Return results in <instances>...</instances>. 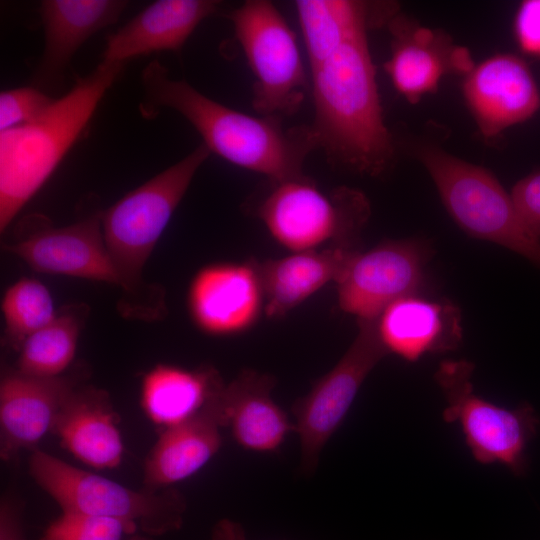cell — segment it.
Listing matches in <instances>:
<instances>
[{
	"label": "cell",
	"instance_id": "10",
	"mask_svg": "<svg viewBox=\"0 0 540 540\" xmlns=\"http://www.w3.org/2000/svg\"><path fill=\"white\" fill-rule=\"evenodd\" d=\"M388 354L376 320H358V333L337 364L292 406L300 440L301 470L312 474L322 449L346 417L366 377Z\"/></svg>",
	"mask_w": 540,
	"mask_h": 540
},
{
	"label": "cell",
	"instance_id": "29",
	"mask_svg": "<svg viewBox=\"0 0 540 540\" xmlns=\"http://www.w3.org/2000/svg\"><path fill=\"white\" fill-rule=\"evenodd\" d=\"M54 101L45 92L24 86L0 93V132L26 124L39 117Z\"/></svg>",
	"mask_w": 540,
	"mask_h": 540
},
{
	"label": "cell",
	"instance_id": "14",
	"mask_svg": "<svg viewBox=\"0 0 540 540\" xmlns=\"http://www.w3.org/2000/svg\"><path fill=\"white\" fill-rule=\"evenodd\" d=\"M463 94L485 137L529 119L540 107L530 70L509 54H498L474 68L464 82Z\"/></svg>",
	"mask_w": 540,
	"mask_h": 540
},
{
	"label": "cell",
	"instance_id": "8",
	"mask_svg": "<svg viewBox=\"0 0 540 540\" xmlns=\"http://www.w3.org/2000/svg\"><path fill=\"white\" fill-rule=\"evenodd\" d=\"M228 18L255 78V111L278 118L295 113L304 100L307 78L287 21L267 0H247Z\"/></svg>",
	"mask_w": 540,
	"mask_h": 540
},
{
	"label": "cell",
	"instance_id": "31",
	"mask_svg": "<svg viewBox=\"0 0 540 540\" xmlns=\"http://www.w3.org/2000/svg\"><path fill=\"white\" fill-rule=\"evenodd\" d=\"M515 34L522 51L540 56V0L522 2L515 18Z\"/></svg>",
	"mask_w": 540,
	"mask_h": 540
},
{
	"label": "cell",
	"instance_id": "17",
	"mask_svg": "<svg viewBox=\"0 0 540 540\" xmlns=\"http://www.w3.org/2000/svg\"><path fill=\"white\" fill-rule=\"evenodd\" d=\"M218 6L214 0L155 1L108 37L102 60L125 64L136 56L178 51Z\"/></svg>",
	"mask_w": 540,
	"mask_h": 540
},
{
	"label": "cell",
	"instance_id": "2",
	"mask_svg": "<svg viewBox=\"0 0 540 540\" xmlns=\"http://www.w3.org/2000/svg\"><path fill=\"white\" fill-rule=\"evenodd\" d=\"M311 73V127L318 149L333 165L369 176L383 173L393 158V145L366 33L344 43Z\"/></svg>",
	"mask_w": 540,
	"mask_h": 540
},
{
	"label": "cell",
	"instance_id": "15",
	"mask_svg": "<svg viewBox=\"0 0 540 540\" xmlns=\"http://www.w3.org/2000/svg\"><path fill=\"white\" fill-rule=\"evenodd\" d=\"M75 387L76 380L68 375H6L0 385L1 457L12 458L52 431L61 407Z\"/></svg>",
	"mask_w": 540,
	"mask_h": 540
},
{
	"label": "cell",
	"instance_id": "5",
	"mask_svg": "<svg viewBox=\"0 0 540 540\" xmlns=\"http://www.w3.org/2000/svg\"><path fill=\"white\" fill-rule=\"evenodd\" d=\"M28 470L62 512L118 519L136 525L150 537L182 528L187 503L181 492L172 487L133 490L42 450L32 452Z\"/></svg>",
	"mask_w": 540,
	"mask_h": 540
},
{
	"label": "cell",
	"instance_id": "23",
	"mask_svg": "<svg viewBox=\"0 0 540 540\" xmlns=\"http://www.w3.org/2000/svg\"><path fill=\"white\" fill-rule=\"evenodd\" d=\"M225 384L210 366L187 370L161 364L144 376L141 404L148 417L165 429L194 416Z\"/></svg>",
	"mask_w": 540,
	"mask_h": 540
},
{
	"label": "cell",
	"instance_id": "26",
	"mask_svg": "<svg viewBox=\"0 0 540 540\" xmlns=\"http://www.w3.org/2000/svg\"><path fill=\"white\" fill-rule=\"evenodd\" d=\"M392 31L393 52L385 69L396 90L415 103L437 89L444 72L443 61L434 48L413 41L400 21L393 22Z\"/></svg>",
	"mask_w": 540,
	"mask_h": 540
},
{
	"label": "cell",
	"instance_id": "20",
	"mask_svg": "<svg viewBox=\"0 0 540 540\" xmlns=\"http://www.w3.org/2000/svg\"><path fill=\"white\" fill-rule=\"evenodd\" d=\"M108 394L94 387H75L65 400L52 432L85 464L102 469L118 466L124 445Z\"/></svg>",
	"mask_w": 540,
	"mask_h": 540
},
{
	"label": "cell",
	"instance_id": "6",
	"mask_svg": "<svg viewBox=\"0 0 540 540\" xmlns=\"http://www.w3.org/2000/svg\"><path fill=\"white\" fill-rule=\"evenodd\" d=\"M271 184L256 213L276 242L292 253L358 250L356 242L370 213L361 192L348 187L324 192L306 175Z\"/></svg>",
	"mask_w": 540,
	"mask_h": 540
},
{
	"label": "cell",
	"instance_id": "7",
	"mask_svg": "<svg viewBox=\"0 0 540 540\" xmlns=\"http://www.w3.org/2000/svg\"><path fill=\"white\" fill-rule=\"evenodd\" d=\"M419 156L448 213L467 234L506 247L540 268V240L491 172L434 147L423 148Z\"/></svg>",
	"mask_w": 540,
	"mask_h": 540
},
{
	"label": "cell",
	"instance_id": "27",
	"mask_svg": "<svg viewBox=\"0 0 540 540\" xmlns=\"http://www.w3.org/2000/svg\"><path fill=\"white\" fill-rule=\"evenodd\" d=\"M1 311L6 338L18 348L57 315L50 291L33 278H21L5 291Z\"/></svg>",
	"mask_w": 540,
	"mask_h": 540
},
{
	"label": "cell",
	"instance_id": "3",
	"mask_svg": "<svg viewBox=\"0 0 540 540\" xmlns=\"http://www.w3.org/2000/svg\"><path fill=\"white\" fill-rule=\"evenodd\" d=\"M210 153L203 143L200 144L100 213L105 245L123 292L119 310L124 317L155 320L164 315L163 291L144 282L142 272L196 172Z\"/></svg>",
	"mask_w": 540,
	"mask_h": 540
},
{
	"label": "cell",
	"instance_id": "25",
	"mask_svg": "<svg viewBox=\"0 0 540 540\" xmlns=\"http://www.w3.org/2000/svg\"><path fill=\"white\" fill-rule=\"evenodd\" d=\"M84 317V309H66L27 337L19 348L17 372L39 378L62 375L74 359Z\"/></svg>",
	"mask_w": 540,
	"mask_h": 540
},
{
	"label": "cell",
	"instance_id": "16",
	"mask_svg": "<svg viewBox=\"0 0 540 540\" xmlns=\"http://www.w3.org/2000/svg\"><path fill=\"white\" fill-rule=\"evenodd\" d=\"M224 387L194 416L163 430L145 462L147 489H164L185 480L219 451L220 429L224 427L221 407Z\"/></svg>",
	"mask_w": 540,
	"mask_h": 540
},
{
	"label": "cell",
	"instance_id": "13",
	"mask_svg": "<svg viewBox=\"0 0 540 540\" xmlns=\"http://www.w3.org/2000/svg\"><path fill=\"white\" fill-rule=\"evenodd\" d=\"M3 250L40 273L120 285L105 245L100 213L64 227H43Z\"/></svg>",
	"mask_w": 540,
	"mask_h": 540
},
{
	"label": "cell",
	"instance_id": "28",
	"mask_svg": "<svg viewBox=\"0 0 540 540\" xmlns=\"http://www.w3.org/2000/svg\"><path fill=\"white\" fill-rule=\"evenodd\" d=\"M136 525L114 518L62 512L43 531L40 540H126Z\"/></svg>",
	"mask_w": 540,
	"mask_h": 540
},
{
	"label": "cell",
	"instance_id": "30",
	"mask_svg": "<svg viewBox=\"0 0 540 540\" xmlns=\"http://www.w3.org/2000/svg\"><path fill=\"white\" fill-rule=\"evenodd\" d=\"M511 198L525 227L540 240V170L519 180Z\"/></svg>",
	"mask_w": 540,
	"mask_h": 540
},
{
	"label": "cell",
	"instance_id": "9",
	"mask_svg": "<svg viewBox=\"0 0 540 540\" xmlns=\"http://www.w3.org/2000/svg\"><path fill=\"white\" fill-rule=\"evenodd\" d=\"M473 371V363L467 360L440 364L435 380L447 401L442 418L461 427L478 463L501 464L520 475L526 467L527 445L537 431V415L529 405L507 409L477 395L471 381Z\"/></svg>",
	"mask_w": 540,
	"mask_h": 540
},
{
	"label": "cell",
	"instance_id": "24",
	"mask_svg": "<svg viewBox=\"0 0 540 540\" xmlns=\"http://www.w3.org/2000/svg\"><path fill=\"white\" fill-rule=\"evenodd\" d=\"M295 7L311 68L377 20L363 1L298 0Z\"/></svg>",
	"mask_w": 540,
	"mask_h": 540
},
{
	"label": "cell",
	"instance_id": "1",
	"mask_svg": "<svg viewBox=\"0 0 540 540\" xmlns=\"http://www.w3.org/2000/svg\"><path fill=\"white\" fill-rule=\"evenodd\" d=\"M141 83L143 116H154L161 108L178 112L201 135L210 152L273 183L305 175L304 162L318 149L311 125L286 128L281 118L254 116L227 107L186 81L170 78L158 61L144 68Z\"/></svg>",
	"mask_w": 540,
	"mask_h": 540
},
{
	"label": "cell",
	"instance_id": "19",
	"mask_svg": "<svg viewBox=\"0 0 540 540\" xmlns=\"http://www.w3.org/2000/svg\"><path fill=\"white\" fill-rule=\"evenodd\" d=\"M377 330L388 353L411 362L427 353L454 350L462 340L460 314L454 305L413 295L389 305L377 319Z\"/></svg>",
	"mask_w": 540,
	"mask_h": 540
},
{
	"label": "cell",
	"instance_id": "35",
	"mask_svg": "<svg viewBox=\"0 0 540 540\" xmlns=\"http://www.w3.org/2000/svg\"><path fill=\"white\" fill-rule=\"evenodd\" d=\"M126 540H153V539L150 536L135 533L129 536Z\"/></svg>",
	"mask_w": 540,
	"mask_h": 540
},
{
	"label": "cell",
	"instance_id": "12",
	"mask_svg": "<svg viewBox=\"0 0 540 540\" xmlns=\"http://www.w3.org/2000/svg\"><path fill=\"white\" fill-rule=\"evenodd\" d=\"M189 314L203 332L243 333L264 312V294L255 260L215 263L201 268L189 285Z\"/></svg>",
	"mask_w": 540,
	"mask_h": 540
},
{
	"label": "cell",
	"instance_id": "33",
	"mask_svg": "<svg viewBox=\"0 0 540 540\" xmlns=\"http://www.w3.org/2000/svg\"><path fill=\"white\" fill-rule=\"evenodd\" d=\"M208 540H248V538L240 523L224 518L215 523Z\"/></svg>",
	"mask_w": 540,
	"mask_h": 540
},
{
	"label": "cell",
	"instance_id": "22",
	"mask_svg": "<svg viewBox=\"0 0 540 540\" xmlns=\"http://www.w3.org/2000/svg\"><path fill=\"white\" fill-rule=\"evenodd\" d=\"M357 251L330 247L255 261L265 315L282 317L328 283H336Z\"/></svg>",
	"mask_w": 540,
	"mask_h": 540
},
{
	"label": "cell",
	"instance_id": "21",
	"mask_svg": "<svg viewBox=\"0 0 540 540\" xmlns=\"http://www.w3.org/2000/svg\"><path fill=\"white\" fill-rule=\"evenodd\" d=\"M126 7L127 2L121 0L42 1L44 49L36 76L39 83L61 77L78 49L117 22Z\"/></svg>",
	"mask_w": 540,
	"mask_h": 540
},
{
	"label": "cell",
	"instance_id": "11",
	"mask_svg": "<svg viewBox=\"0 0 540 540\" xmlns=\"http://www.w3.org/2000/svg\"><path fill=\"white\" fill-rule=\"evenodd\" d=\"M428 256L417 240H386L357 251L337 280L340 309L357 320H376L395 301L419 287Z\"/></svg>",
	"mask_w": 540,
	"mask_h": 540
},
{
	"label": "cell",
	"instance_id": "32",
	"mask_svg": "<svg viewBox=\"0 0 540 540\" xmlns=\"http://www.w3.org/2000/svg\"><path fill=\"white\" fill-rule=\"evenodd\" d=\"M0 540H27L20 505L9 498L0 504Z\"/></svg>",
	"mask_w": 540,
	"mask_h": 540
},
{
	"label": "cell",
	"instance_id": "34",
	"mask_svg": "<svg viewBox=\"0 0 540 540\" xmlns=\"http://www.w3.org/2000/svg\"><path fill=\"white\" fill-rule=\"evenodd\" d=\"M449 62L453 68L468 74L474 69L471 57L464 48H457L451 52Z\"/></svg>",
	"mask_w": 540,
	"mask_h": 540
},
{
	"label": "cell",
	"instance_id": "18",
	"mask_svg": "<svg viewBox=\"0 0 540 540\" xmlns=\"http://www.w3.org/2000/svg\"><path fill=\"white\" fill-rule=\"evenodd\" d=\"M275 378L253 369L242 370L221 394L224 427L242 448L275 452L293 430L287 414L274 401Z\"/></svg>",
	"mask_w": 540,
	"mask_h": 540
},
{
	"label": "cell",
	"instance_id": "4",
	"mask_svg": "<svg viewBox=\"0 0 540 540\" xmlns=\"http://www.w3.org/2000/svg\"><path fill=\"white\" fill-rule=\"evenodd\" d=\"M123 68L102 60L35 120L0 132L1 232L53 174Z\"/></svg>",
	"mask_w": 540,
	"mask_h": 540
}]
</instances>
